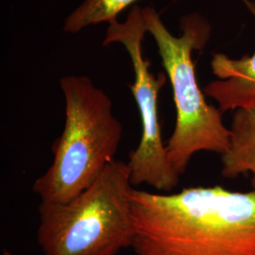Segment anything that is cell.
Masks as SVG:
<instances>
[{"mask_svg": "<svg viewBox=\"0 0 255 255\" xmlns=\"http://www.w3.org/2000/svg\"><path fill=\"white\" fill-rule=\"evenodd\" d=\"M130 170L115 160L73 201H41L37 244L43 255H118L135 237Z\"/></svg>", "mask_w": 255, "mask_h": 255, "instance_id": "obj_3", "label": "cell"}, {"mask_svg": "<svg viewBox=\"0 0 255 255\" xmlns=\"http://www.w3.org/2000/svg\"><path fill=\"white\" fill-rule=\"evenodd\" d=\"M3 255H12L9 252H8V251H4L3 252Z\"/></svg>", "mask_w": 255, "mask_h": 255, "instance_id": "obj_9", "label": "cell"}, {"mask_svg": "<svg viewBox=\"0 0 255 255\" xmlns=\"http://www.w3.org/2000/svg\"><path fill=\"white\" fill-rule=\"evenodd\" d=\"M138 0H84L65 18L64 31L78 33L101 23L117 22L119 13Z\"/></svg>", "mask_w": 255, "mask_h": 255, "instance_id": "obj_8", "label": "cell"}, {"mask_svg": "<svg viewBox=\"0 0 255 255\" xmlns=\"http://www.w3.org/2000/svg\"><path fill=\"white\" fill-rule=\"evenodd\" d=\"M65 122L52 144L53 162L38 177L32 191L41 201L65 204L96 182L116 160L123 128L108 95L86 76L60 81Z\"/></svg>", "mask_w": 255, "mask_h": 255, "instance_id": "obj_2", "label": "cell"}, {"mask_svg": "<svg viewBox=\"0 0 255 255\" xmlns=\"http://www.w3.org/2000/svg\"><path fill=\"white\" fill-rule=\"evenodd\" d=\"M144 9L147 32L153 37L168 77L176 107V124L166 153L179 176L185 173L191 158L200 151L223 154L230 145V128L222 112L208 104L197 81L192 52L200 50L210 37L209 23L199 14L182 19V34L175 36L152 6Z\"/></svg>", "mask_w": 255, "mask_h": 255, "instance_id": "obj_4", "label": "cell"}, {"mask_svg": "<svg viewBox=\"0 0 255 255\" xmlns=\"http://www.w3.org/2000/svg\"><path fill=\"white\" fill-rule=\"evenodd\" d=\"M230 131L228 149L221 154V174L233 179L251 172L255 183V105L236 110Z\"/></svg>", "mask_w": 255, "mask_h": 255, "instance_id": "obj_7", "label": "cell"}, {"mask_svg": "<svg viewBox=\"0 0 255 255\" xmlns=\"http://www.w3.org/2000/svg\"><path fill=\"white\" fill-rule=\"evenodd\" d=\"M244 1L255 16V3ZM211 67L220 80L208 83L203 92L219 103L222 113L255 105V53L237 60L216 53Z\"/></svg>", "mask_w": 255, "mask_h": 255, "instance_id": "obj_6", "label": "cell"}, {"mask_svg": "<svg viewBox=\"0 0 255 255\" xmlns=\"http://www.w3.org/2000/svg\"><path fill=\"white\" fill-rule=\"evenodd\" d=\"M136 255H255V190H133Z\"/></svg>", "mask_w": 255, "mask_h": 255, "instance_id": "obj_1", "label": "cell"}, {"mask_svg": "<svg viewBox=\"0 0 255 255\" xmlns=\"http://www.w3.org/2000/svg\"><path fill=\"white\" fill-rule=\"evenodd\" d=\"M146 32L144 9L134 5L124 22L109 24L103 45H123L133 66L134 82L129 87L139 111L142 133L136 148L128 154L130 182L133 187L146 184L157 191L168 192L179 184L181 176L168 161L159 120L158 96L167 76L150 71V63L143 54Z\"/></svg>", "mask_w": 255, "mask_h": 255, "instance_id": "obj_5", "label": "cell"}]
</instances>
